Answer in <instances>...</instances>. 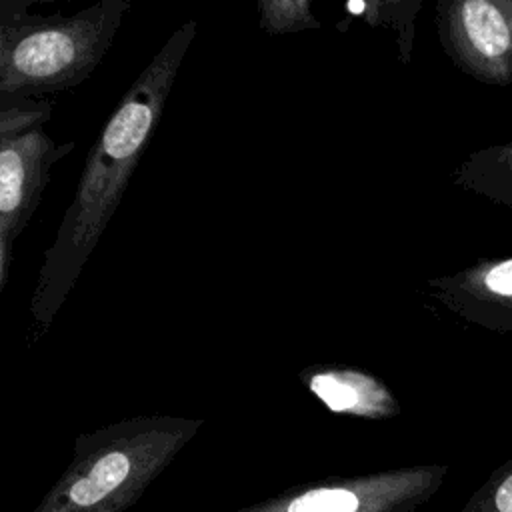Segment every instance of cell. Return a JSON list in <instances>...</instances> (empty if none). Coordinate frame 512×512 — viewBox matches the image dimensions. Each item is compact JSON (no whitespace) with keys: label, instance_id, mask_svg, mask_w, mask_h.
<instances>
[{"label":"cell","instance_id":"obj_3","mask_svg":"<svg viewBox=\"0 0 512 512\" xmlns=\"http://www.w3.org/2000/svg\"><path fill=\"white\" fill-rule=\"evenodd\" d=\"M128 0H102L72 16L30 14L28 2L0 6V94L44 96L84 82L110 48Z\"/></svg>","mask_w":512,"mask_h":512},{"label":"cell","instance_id":"obj_7","mask_svg":"<svg viewBox=\"0 0 512 512\" xmlns=\"http://www.w3.org/2000/svg\"><path fill=\"white\" fill-rule=\"evenodd\" d=\"M440 302L460 318L494 332H512V256L482 260L430 280Z\"/></svg>","mask_w":512,"mask_h":512},{"label":"cell","instance_id":"obj_10","mask_svg":"<svg viewBox=\"0 0 512 512\" xmlns=\"http://www.w3.org/2000/svg\"><path fill=\"white\" fill-rule=\"evenodd\" d=\"M52 116V102L22 94H0V136H18L36 128Z\"/></svg>","mask_w":512,"mask_h":512},{"label":"cell","instance_id":"obj_4","mask_svg":"<svg viewBox=\"0 0 512 512\" xmlns=\"http://www.w3.org/2000/svg\"><path fill=\"white\" fill-rule=\"evenodd\" d=\"M448 466L426 464L300 484L234 512H414L442 486Z\"/></svg>","mask_w":512,"mask_h":512},{"label":"cell","instance_id":"obj_12","mask_svg":"<svg viewBox=\"0 0 512 512\" xmlns=\"http://www.w3.org/2000/svg\"><path fill=\"white\" fill-rule=\"evenodd\" d=\"M462 512H512V456L470 496Z\"/></svg>","mask_w":512,"mask_h":512},{"label":"cell","instance_id":"obj_1","mask_svg":"<svg viewBox=\"0 0 512 512\" xmlns=\"http://www.w3.org/2000/svg\"><path fill=\"white\" fill-rule=\"evenodd\" d=\"M194 36L196 20H186L172 32L122 96L92 146L76 194L64 212L54 242L44 252V264L30 298V314L38 334L50 328L114 216L162 118L164 104Z\"/></svg>","mask_w":512,"mask_h":512},{"label":"cell","instance_id":"obj_6","mask_svg":"<svg viewBox=\"0 0 512 512\" xmlns=\"http://www.w3.org/2000/svg\"><path fill=\"white\" fill-rule=\"evenodd\" d=\"M74 148L58 144L42 128L0 136V288L6 286L16 238L36 212L50 182V168Z\"/></svg>","mask_w":512,"mask_h":512},{"label":"cell","instance_id":"obj_9","mask_svg":"<svg viewBox=\"0 0 512 512\" xmlns=\"http://www.w3.org/2000/svg\"><path fill=\"white\" fill-rule=\"evenodd\" d=\"M458 186L512 210V138L472 152L456 170Z\"/></svg>","mask_w":512,"mask_h":512},{"label":"cell","instance_id":"obj_8","mask_svg":"<svg viewBox=\"0 0 512 512\" xmlns=\"http://www.w3.org/2000/svg\"><path fill=\"white\" fill-rule=\"evenodd\" d=\"M308 390L336 414L382 420L400 412L388 386L358 368H318L302 374Z\"/></svg>","mask_w":512,"mask_h":512},{"label":"cell","instance_id":"obj_2","mask_svg":"<svg viewBox=\"0 0 512 512\" xmlns=\"http://www.w3.org/2000/svg\"><path fill=\"white\" fill-rule=\"evenodd\" d=\"M202 424L184 416H134L76 436L70 464L32 512L128 510Z\"/></svg>","mask_w":512,"mask_h":512},{"label":"cell","instance_id":"obj_5","mask_svg":"<svg viewBox=\"0 0 512 512\" xmlns=\"http://www.w3.org/2000/svg\"><path fill=\"white\" fill-rule=\"evenodd\" d=\"M436 22L444 52L462 72L484 84H512V0H444Z\"/></svg>","mask_w":512,"mask_h":512},{"label":"cell","instance_id":"obj_11","mask_svg":"<svg viewBox=\"0 0 512 512\" xmlns=\"http://www.w3.org/2000/svg\"><path fill=\"white\" fill-rule=\"evenodd\" d=\"M260 26L268 34L302 32L308 28H320V22L312 16L308 0H260Z\"/></svg>","mask_w":512,"mask_h":512}]
</instances>
